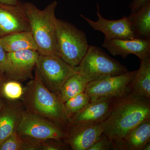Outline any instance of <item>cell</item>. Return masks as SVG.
<instances>
[{
    "instance_id": "1",
    "label": "cell",
    "mask_w": 150,
    "mask_h": 150,
    "mask_svg": "<svg viewBox=\"0 0 150 150\" xmlns=\"http://www.w3.org/2000/svg\"><path fill=\"white\" fill-rule=\"evenodd\" d=\"M150 118V99L130 91L115 98L109 115L102 122L103 133L114 143L115 150H123L126 136Z\"/></svg>"
},
{
    "instance_id": "2",
    "label": "cell",
    "mask_w": 150,
    "mask_h": 150,
    "mask_svg": "<svg viewBox=\"0 0 150 150\" xmlns=\"http://www.w3.org/2000/svg\"><path fill=\"white\" fill-rule=\"evenodd\" d=\"M21 100L25 110L50 119L68 132L64 103L59 96L43 85L36 73L34 78L23 88Z\"/></svg>"
},
{
    "instance_id": "3",
    "label": "cell",
    "mask_w": 150,
    "mask_h": 150,
    "mask_svg": "<svg viewBox=\"0 0 150 150\" xmlns=\"http://www.w3.org/2000/svg\"><path fill=\"white\" fill-rule=\"evenodd\" d=\"M30 26V31L39 54L58 55L55 15L58 2L54 1L40 10L31 3L23 2Z\"/></svg>"
},
{
    "instance_id": "4",
    "label": "cell",
    "mask_w": 150,
    "mask_h": 150,
    "mask_svg": "<svg viewBox=\"0 0 150 150\" xmlns=\"http://www.w3.org/2000/svg\"><path fill=\"white\" fill-rule=\"evenodd\" d=\"M56 34L58 56L71 67H77L89 46L85 33L71 23L57 18Z\"/></svg>"
},
{
    "instance_id": "5",
    "label": "cell",
    "mask_w": 150,
    "mask_h": 150,
    "mask_svg": "<svg viewBox=\"0 0 150 150\" xmlns=\"http://www.w3.org/2000/svg\"><path fill=\"white\" fill-rule=\"evenodd\" d=\"M77 68L78 73L89 82L129 71L120 62L95 46H89Z\"/></svg>"
},
{
    "instance_id": "6",
    "label": "cell",
    "mask_w": 150,
    "mask_h": 150,
    "mask_svg": "<svg viewBox=\"0 0 150 150\" xmlns=\"http://www.w3.org/2000/svg\"><path fill=\"white\" fill-rule=\"evenodd\" d=\"M35 67V72L43 85L59 96L65 82L78 73L77 67H71L57 55L39 54Z\"/></svg>"
},
{
    "instance_id": "7",
    "label": "cell",
    "mask_w": 150,
    "mask_h": 150,
    "mask_svg": "<svg viewBox=\"0 0 150 150\" xmlns=\"http://www.w3.org/2000/svg\"><path fill=\"white\" fill-rule=\"evenodd\" d=\"M16 132L20 135L40 140H64L68 136V132L59 124L25 110Z\"/></svg>"
},
{
    "instance_id": "8",
    "label": "cell",
    "mask_w": 150,
    "mask_h": 150,
    "mask_svg": "<svg viewBox=\"0 0 150 150\" xmlns=\"http://www.w3.org/2000/svg\"><path fill=\"white\" fill-rule=\"evenodd\" d=\"M136 71L137 70L129 71L122 74L89 82L84 92L91 98V101L100 98L123 96L131 91L129 85Z\"/></svg>"
},
{
    "instance_id": "9",
    "label": "cell",
    "mask_w": 150,
    "mask_h": 150,
    "mask_svg": "<svg viewBox=\"0 0 150 150\" xmlns=\"http://www.w3.org/2000/svg\"><path fill=\"white\" fill-rule=\"evenodd\" d=\"M39 55L37 51L31 50L6 53L5 75L8 81H23L33 79L32 72Z\"/></svg>"
},
{
    "instance_id": "10",
    "label": "cell",
    "mask_w": 150,
    "mask_h": 150,
    "mask_svg": "<svg viewBox=\"0 0 150 150\" xmlns=\"http://www.w3.org/2000/svg\"><path fill=\"white\" fill-rule=\"evenodd\" d=\"M23 31H30L23 2L16 4L0 3V38Z\"/></svg>"
},
{
    "instance_id": "11",
    "label": "cell",
    "mask_w": 150,
    "mask_h": 150,
    "mask_svg": "<svg viewBox=\"0 0 150 150\" xmlns=\"http://www.w3.org/2000/svg\"><path fill=\"white\" fill-rule=\"evenodd\" d=\"M103 123H76L69 126L68 136L64 139L73 150H88L103 133Z\"/></svg>"
},
{
    "instance_id": "12",
    "label": "cell",
    "mask_w": 150,
    "mask_h": 150,
    "mask_svg": "<svg viewBox=\"0 0 150 150\" xmlns=\"http://www.w3.org/2000/svg\"><path fill=\"white\" fill-rule=\"evenodd\" d=\"M96 21H92L83 15L81 17L96 31L103 33L105 35L104 41L113 39H132L137 38L131 30L128 17L125 16L117 20H109L104 18L100 12L97 4Z\"/></svg>"
},
{
    "instance_id": "13",
    "label": "cell",
    "mask_w": 150,
    "mask_h": 150,
    "mask_svg": "<svg viewBox=\"0 0 150 150\" xmlns=\"http://www.w3.org/2000/svg\"><path fill=\"white\" fill-rule=\"evenodd\" d=\"M115 98H100L91 101L68 119L69 127L76 123H102L109 115Z\"/></svg>"
},
{
    "instance_id": "14",
    "label": "cell",
    "mask_w": 150,
    "mask_h": 150,
    "mask_svg": "<svg viewBox=\"0 0 150 150\" xmlns=\"http://www.w3.org/2000/svg\"><path fill=\"white\" fill-rule=\"evenodd\" d=\"M102 46L113 56H120L123 59L130 54L137 56L140 60L150 56V40L113 39L104 41Z\"/></svg>"
},
{
    "instance_id": "15",
    "label": "cell",
    "mask_w": 150,
    "mask_h": 150,
    "mask_svg": "<svg viewBox=\"0 0 150 150\" xmlns=\"http://www.w3.org/2000/svg\"><path fill=\"white\" fill-rule=\"evenodd\" d=\"M8 100L0 112V143L16 132L25 110L21 100Z\"/></svg>"
},
{
    "instance_id": "16",
    "label": "cell",
    "mask_w": 150,
    "mask_h": 150,
    "mask_svg": "<svg viewBox=\"0 0 150 150\" xmlns=\"http://www.w3.org/2000/svg\"><path fill=\"white\" fill-rule=\"evenodd\" d=\"M140 66L129 83L131 91L150 99V56L140 60Z\"/></svg>"
},
{
    "instance_id": "17",
    "label": "cell",
    "mask_w": 150,
    "mask_h": 150,
    "mask_svg": "<svg viewBox=\"0 0 150 150\" xmlns=\"http://www.w3.org/2000/svg\"><path fill=\"white\" fill-rule=\"evenodd\" d=\"M0 43L6 53L24 50L38 51L31 31L15 33L0 38Z\"/></svg>"
},
{
    "instance_id": "18",
    "label": "cell",
    "mask_w": 150,
    "mask_h": 150,
    "mask_svg": "<svg viewBox=\"0 0 150 150\" xmlns=\"http://www.w3.org/2000/svg\"><path fill=\"white\" fill-rule=\"evenodd\" d=\"M128 18L136 38L150 40V0Z\"/></svg>"
},
{
    "instance_id": "19",
    "label": "cell",
    "mask_w": 150,
    "mask_h": 150,
    "mask_svg": "<svg viewBox=\"0 0 150 150\" xmlns=\"http://www.w3.org/2000/svg\"><path fill=\"white\" fill-rule=\"evenodd\" d=\"M150 142V118L135 127L124 140L123 150H142Z\"/></svg>"
},
{
    "instance_id": "20",
    "label": "cell",
    "mask_w": 150,
    "mask_h": 150,
    "mask_svg": "<svg viewBox=\"0 0 150 150\" xmlns=\"http://www.w3.org/2000/svg\"><path fill=\"white\" fill-rule=\"evenodd\" d=\"M89 82L79 73L70 76L62 86L59 96L64 103L79 94L84 92Z\"/></svg>"
},
{
    "instance_id": "21",
    "label": "cell",
    "mask_w": 150,
    "mask_h": 150,
    "mask_svg": "<svg viewBox=\"0 0 150 150\" xmlns=\"http://www.w3.org/2000/svg\"><path fill=\"white\" fill-rule=\"evenodd\" d=\"M91 101V98L84 92L65 102V112L68 121L69 118L80 111Z\"/></svg>"
},
{
    "instance_id": "22",
    "label": "cell",
    "mask_w": 150,
    "mask_h": 150,
    "mask_svg": "<svg viewBox=\"0 0 150 150\" xmlns=\"http://www.w3.org/2000/svg\"><path fill=\"white\" fill-rule=\"evenodd\" d=\"M1 91L4 96L8 100H16L21 98L23 88L18 81L8 80L3 84Z\"/></svg>"
},
{
    "instance_id": "23",
    "label": "cell",
    "mask_w": 150,
    "mask_h": 150,
    "mask_svg": "<svg viewBox=\"0 0 150 150\" xmlns=\"http://www.w3.org/2000/svg\"><path fill=\"white\" fill-rule=\"evenodd\" d=\"M23 146L21 137L15 132L0 143V150H23Z\"/></svg>"
},
{
    "instance_id": "24",
    "label": "cell",
    "mask_w": 150,
    "mask_h": 150,
    "mask_svg": "<svg viewBox=\"0 0 150 150\" xmlns=\"http://www.w3.org/2000/svg\"><path fill=\"white\" fill-rule=\"evenodd\" d=\"M115 150V146L112 140L103 133L99 139L88 150Z\"/></svg>"
},
{
    "instance_id": "25",
    "label": "cell",
    "mask_w": 150,
    "mask_h": 150,
    "mask_svg": "<svg viewBox=\"0 0 150 150\" xmlns=\"http://www.w3.org/2000/svg\"><path fill=\"white\" fill-rule=\"evenodd\" d=\"M67 144L62 140L48 139L41 141V150H64L68 149Z\"/></svg>"
},
{
    "instance_id": "26",
    "label": "cell",
    "mask_w": 150,
    "mask_h": 150,
    "mask_svg": "<svg viewBox=\"0 0 150 150\" xmlns=\"http://www.w3.org/2000/svg\"><path fill=\"white\" fill-rule=\"evenodd\" d=\"M23 142V150H41V141L28 136L20 135Z\"/></svg>"
},
{
    "instance_id": "27",
    "label": "cell",
    "mask_w": 150,
    "mask_h": 150,
    "mask_svg": "<svg viewBox=\"0 0 150 150\" xmlns=\"http://www.w3.org/2000/svg\"><path fill=\"white\" fill-rule=\"evenodd\" d=\"M6 62V52L0 43V76L2 77L5 74Z\"/></svg>"
},
{
    "instance_id": "28",
    "label": "cell",
    "mask_w": 150,
    "mask_h": 150,
    "mask_svg": "<svg viewBox=\"0 0 150 150\" xmlns=\"http://www.w3.org/2000/svg\"><path fill=\"white\" fill-rule=\"evenodd\" d=\"M149 0H134L130 5L131 13H133L139 11Z\"/></svg>"
},
{
    "instance_id": "29",
    "label": "cell",
    "mask_w": 150,
    "mask_h": 150,
    "mask_svg": "<svg viewBox=\"0 0 150 150\" xmlns=\"http://www.w3.org/2000/svg\"><path fill=\"white\" fill-rule=\"evenodd\" d=\"M18 2V0H0V3L6 4H16Z\"/></svg>"
},
{
    "instance_id": "30",
    "label": "cell",
    "mask_w": 150,
    "mask_h": 150,
    "mask_svg": "<svg viewBox=\"0 0 150 150\" xmlns=\"http://www.w3.org/2000/svg\"><path fill=\"white\" fill-rule=\"evenodd\" d=\"M150 150V142H148L144 146L142 150Z\"/></svg>"
},
{
    "instance_id": "31",
    "label": "cell",
    "mask_w": 150,
    "mask_h": 150,
    "mask_svg": "<svg viewBox=\"0 0 150 150\" xmlns=\"http://www.w3.org/2000/svg\"><path fill=\"white\" fill-rule=\"evenodd\" d=\"M4 103V102H3L2 100L0 99V112H1V110L2 108Z\"/></svg>"
},
{
    "instance_id": "32",
    "label": "cell",
    "mask_w": 150,
    "mask_h": 150,
    "mask_svg": "<svg viewBox=\"0 0 150 150\" xmlns=\"http://www.w3.org/2000/svg\"><path fill=\"white\" fill-rule=\"evenodd\" d=\"M1 82H2V77H1L0 76V90H1V88L2 86H1Z\"/></svg>"
}]
</instances>
